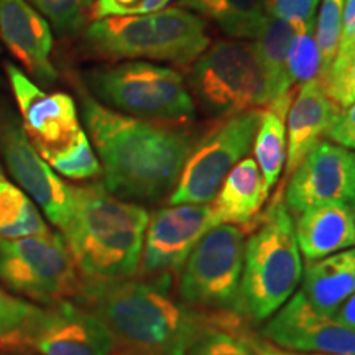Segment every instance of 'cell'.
I'll return each mask as SVG.
<instances>
[{
  "label": "cell",
  "instance_id": "3957f363",
  "mask_svg": "<svg viewBox=\"0 0 355 355\" xmlns=\"http://www.w3.org/2000/svg\"><path fill=\"white\" fill-rule=\"evenodd\" d=\"M150 214L92 183L73 186V212L61 230L74 263L89 282H119L139 275Z\"/></svg>",
  "mask_w": 355,
  "mask_h": 355
},
{
  "label": "cell",
  "instance_id": "44dd1931",
  "mask_svg": "<svg viewBox=\"0 0 355 355\" xmlns=\"http://www.w3.org/2000/svg\"><path fill=\"white\" fill-rule=\"evenodd\" d=\"M296 28L285 20L266 17L259 35L255 37L254 50L265 78L266 109L286 119L293 96L288 78V51L295 38Z\"/></svg>",
  "mask_w": 355,
  "mask_h": 355
},
{
  "label": "cell",
  "instance_id": "5b68a950",
  "mask_svg": "<svg viewBox=\"0 0 355 355\" xmlns=\"http://www.w3.org/2000/svg\"><path fill=\"white\" fill-rule=\"evenodd\" d=\"M86 43L110 60H153L188 66L209 46L206 25L180 7L139 17H107L86 30Z\"/></svg>",
  "mask_w": 355,
  "mask_h": 355
},
{
  "label": "cell",
  "instance_id": "4dcf8cb0",
  "mask_svg": "<svg viewBox=\"0 0 355 355\" xmlns=\"http://www.w3.org/2000/svg\"><path fill=\"white\" fill-rule=\"evenodd\" d=\"M30 6L58 32H76L83 25L92 0H28Z\"/></svg>",
  "mask_w": 355,
  "mask_h": 355
},
{
  "label": "cell",
  "instance_id": "2e32d148",
  "mask_svg": "<svg viewBox=\"0 0 355 355\" xmlns=\"http://www.w3.org/2000/svg\"><path fill=\"white\" fill-rule=\"evenodd\" d=\"M260 336L295 352L355 355V329L318 313L300 291L266 321Z\"/></svg>",
  "mask_w": 355,
  "mask_h": 355
},
{
  "label": "cell",
  "instance_id": "d4e9b609",
  "mask_svg": "<svg viewBox=\"0 0 355 355\" xmlns=\"http://www.w3.org/2000/svg\"><path fill=\"white\" fill-rule=\"evenodd\" d=\"M254 152V159L259 165L266 188L272 189L286 163V125L282 115L268 109L263 110L255 135Z\"/></svg>",
  "mask_w": 355,
  "mask_h": 355
},
{
  "label": "cell",
  "instance_id": "83f0119b",
  "mask_svg": "<svg viewBox=\"0 0 355 355\" xmlns=\"http://www.w3.org/2000/svg\"><path fill=\"white\" fill-rule=\"evenodd\" d=\"M345 0H322L319 15L314 25V35L321 53V83L324 86L332 61L339 53L340 33H343V13Z\"/></svg>",
  "mask_w": 355,
  "mask_h": 355
},
{
  "label": "cell",
  "instance_id": "ffe728a7",
  "mask_svg": "<svg viewBox=\"0 0 355 355\" xmlns=\"http://www.w3.org/2000/svg\"><path fill=\"white\" fill-rule=\"evenodd\" d=\"M268 191L255 159L243 158L230 170L209 202L217 225H237L250 234L263 212Z\"/></svg>",
  "mask_w": 355,
  "mask_h": 355
},
{
  "label": "cell",
  "instance_id": "7c38bea8",
  "mask_svg": "<svg viewBox=\"0 0 355 355\" xmlns=\"http://www.w3.org/2000/svg\"><path fill=\"white\" fill-rule=\"evenodd\" d=\"M6 73L15 96L21 127L44 162L76 145L84 130L73 97L64 92L48 94L13 64H6Z\"/></svg>",
  "mask_w": 355,
  "mask_h": 355
},
{
  "label": "cell",
  "instance_id": "8992f818",
  "mask_svg": "<svg viewBox=\"0 0 355 355\" xmlns=\"http://www.w3.org/2000/svg\"><path fill=\"white\" fill-rule=\"evenodd\" d=\"M86 81L109 109L130 117L175 123L196 112L184 78L168 66L125 61L89 71Z\"/></svg>",
  "mask_w": 355,
  "mask_h": 355
},
{
  "label": "cell",
  "instance_id": "836d02e7",
  "mask_svg": "<svg viewBox=\"0 0 355 355\" xmlns=\"http://www.w3.org/2000/svg\"><path fill=\"white\" fill-rule=\"evenodd\" d=\"M171 0H96L94 19L107 17H139L163 10Z\"/></svg>",
  "mask_w": 355,
  "mask_h": 355
},
{
  "label": "cell",
  "instance_id": "e0dca14e",
  "mask_svg": "<svg viewBox=\"0 0 355 355\" xmlns=\"http://www.w3.org/2000/svg\"><path fill=\"white\" fill-rule=\"evenodd\" d=\"M0 40L35 79L55 81L50 24L28 0H0Z\"/></svg>",
  "mask_w": 355,
  "mask_h": 355
},
{
  "label": "cell",
  "instance_id": "f1b7e54d",
  "mask_svg": "<svg viewBox=\"0 0 355 355\" xmlns=\"http://www.w3.org/2000/svg\"><path fill=\"white\" fill-rule=\"evenodd\" d=\"M46 163L58 175L73 181L92 180L102 173L99 158L92 152L91 141H89L86 132L79 137L76 145L71 146L68 152L58 155Z\"/></svg>",
  "mask_w": 355,
  "mask_h": 355
},
{
  "label": "cell",
  "instance_id": "6da1fadb",
  "mask_svg": "<svg viewBox=\"0 0 355 355\" xmlns=\"http://www.w3.org/2000/svg\"><path fill=\"white\" fill-rule=\"evenodd\" d=\"M173 283L128 278L119 282L84 279L78 303L102 319L117 349L139 355H186L211 329L239 331L247 324L237 313H217L178 301Z\"/></svg>",
  "mask_w": 355,
  "mask_h": 355
},
{
  "label": "cell",
  "instance_id": "9a60e30c",
  "mask_svg": "<svg viewBox=\"0 0 355 355\" xmlns=\"http://www.w3.org/2000/svg\"><path fill=\"white\" fill-rule=\"evenodd\" d=\"M354 201L355 155L331 141H319L288 178L285 204L293 214L318 204Z\"/></svg>",
  "mask_w": 355,
  "mask_h": 355
},
{
  "label": "cell",
  "instance_id": "d590c367",
  "mask_svg": "<svg viewBox=\"0 0 355 355\" xmlns=\"http://www.w3.org/2000/svg\"><path fill=\"white\" fill-rule=\"evenodd\" d=\"M241 336L243 337V339H245V343L250 345L252 350H254L257 355H324V354L295 352V350H286V349L277 347V345L268 343V340L263 339L261 336L254 334V332L250 331V327H248V326L241 332Z\"/></svg>",
  "mask_w": 355,
  "mask_h": 355
},
{
  "label": "cell",
  "instance_id": "30bf717a",
  "mask_svg": "<svg viewBox=\"0 0 355 355\" xmlns=\"http://www.w3.org/2000/svg\"><path fill=\"white\" fill-rule=\"evenodd\" d=\"M265 109H250L224 117L193 145L186 158L170 206L209 204L230 170L250 153Z\"/></svg>",
  "mask_w": 355,
  "mask_h": 355
},
{
  "label": "cell",
  "instance_id": "ab89813d",
  "mask_svg": "<svg viewBox=\"0 0 355 355\" xmlns=\"http://www.w3.org/2000/svg\"><path fill=\"white\" fill-rule=\"evenodd\" d=\"M350 206H352V212H354V220H355V201L350 204Z\"/></svg>",
  "mask_w": 355,
  "mask_h": 355
},
{
  "label": "cell",
  "instance_id": "d6986e66",
  "mask_svg": "<svg viewBox=\"0 0 355 355\" xmlns=\"http://www.w3.org/2000/svg\"><path fill=\"white\" fill-rule=\"evenodd\" d=\"M296 242L306 261L326 259L355 245V220L350 204L311 206L295 222Z\"/></svg>",
  "mask_w": 355,
  "mask_h": 355
},
{
  "label": "cell",
  "instance_id": "7402d4cb",
  "mask_svg": "<svg viewBox=\"0 0 355 355\" xmlns=\"http://www.w3.org/2000/svg\"><path fill=\"white\" fill-rule=\"evenodd\" d=\"M354 291L355 247L311 261L301 278V296L326 316H332Z\"/></svg>",
  "mask_w": 355,
  "mask_h": 355
},
{
  "label": "cell",
  "instance_id": "ac0fdd59",
  "mask_svg": "<svg viewBox=\"0 0 355 355\" xmlns=\"http://www.w3.org/2000/svg\"><path fill=\"white\" fill-rule=\"evenodd\" d=\"M339 107L327 96L319 79L301 86L286 114V173L296 170L311 150L327 137Z\"/></svg>",
  "mask_w": 355,
  "mask_h": 355
},
{
  "label": "cell",
  "instance_id": "f546056e",
  "mask_svg": "<svg viewBox=\"0 0 355 355\" xmlns=\"http://www.w3.org/2000/svg\"><path fill=\"white\" fill-rule=\"evenodd\" d=\"M324 89L339 109L355 102V44L337 53L327 73Z\"/></svg>",
  "mask_w": 355,
  "mask_h": 355
},
{
  "label": "cell",
  "instance_id": "f35d334b",
  "mask_svg": "<svg viewBox=\"0 0 355 355\" xmlns=\"http://www.w3.org/2000/svg\"><path fill=\"white\" fill-rule=\"evenodd\" d=\"M114 355H139V354H133V352H127V350H122V349H117L114 352Z\"/></svg>",
  "mask_w": 355,
  "mask_h": 355
},
{
  "label": "cell",
  "instance_id": "9c48e42d",
  "mask_svg": "<svg viewBox=\"0 0 355 355\" xmlns=\"http://www.w3.org/2000/svg\"><path fill=\"white\" fill-rule=\"evenodd\" d=\"M191 89L204 109L216 115L266 107L265 78L254 44L222 40L193 63Z\"/></svg>",
  "mask_w": 355,
  "mask_h": 355
},
{
  "label": "cell",
  "instance_id": "74e56055",
  "mask_svg": "<svg viewBox=\"0 0 355 355\" xmlns=\"http://www.w3.org/2000/svg\"><path fill=\"white\" fill-rule=\"evenodd\" d=\"M331 318L334 319L336 322L343 324V326L355 329V291L339 306V308H337V311Z\"/></svg>",
  "mask_w": 355,
  "mask_h": 355
},
{
  "label": "cell",
  "instance_id": "ba28073f",
  "mask_svg": "<svg viewBox=\"0 0 355 355\" xmlns=\"http://www.w3.org/2000/svg\"><path fill=\"white\" fill-rule=\"evenodd\" d=\"M247 230L219 224L196 243L178 275V293L193 308L235 313Z\"/></svg>",
  "mask_w": 355,
  "mask_h": 355
},
{
  "label": "cell",
  "instance_id": "cb8c5ba5",
  "mask_svg": "<svg viewBox=\"0 0 355 355\" xmlns=\"http://www.w3.org/2000/svg\"><path fill=\"white\" fill-rule=\"evenodd\" d=\"M53 230L48 227L37 204L19 186L6 178L0 180V241L44 235Z\"/></svg>",
  "mask_w": 355,
  "mask_h": 355
},
{
  "label": "cell",
  "instance_id": "277c9868",
  "mask_svg": "<svg viewBox=\"0 0 355 355\" xmlns=\"http://www.w3.org/2000/svg\"><path fill=\"white\" fill-rule=\"evenodd\" d=\"M247 237L235 313L248 322H265L291 298L303 278L295 222L285 199L275 198Z\"/></svg>",
  "mask_w": 355,
  "mask_h": 355
},
{
  "label": "cell",
  "instance_id": "52a82bcc",
  "mask_svg": "<svg viewBox=\"0 0 355 355\" xmlns=\"http://www.w3.org/2000/svg\"><path fill=\"white\" fill-rule=\"evenodd\" d=\"M0 282L44 306L78 301L84 278L61 234L0 241Z\"/></svg>",
  "mask_w": 355,
  "mask_h": 355
},
{
  "label": "cell",
  "instance_id": "1f68e13d",
  "mask_svg": "<svg viewBox=\"0 0 355 355\" xmlns=\"http://www.w3.org/2000/svg\"><path fill=\"white\" fill-rule=\"evenodd\" d=\"M245 327L241 331L211 329L191 345L186 355H257L241 336Z\"/></svg>",
  "mask_w": 355,
  "mask_h": 355
},
{
  "label": "cell",
  "instance_id": "d6a6232c",
  "mask_svg": "<svg viewBox=\"0 0 355 355\" xmlns=\"http://www.w3.org/2000/svg\"><path fill=\"white\" fill-rule=\"evenodd\" d=\"M319 0H265L266 15L285 20L295 28L316 24Z\"/></svg>",
  "mask_w": 355,
  "mask_h": 355
},
{
  "label": "cell",
  "instance_id": "603a6c76",
  "mask_svg": "<svg viewBox=\"0 0 355 355\" xmlns=\"http://www.w3.org/2000/svg\"><path fill=\"white\" fill-rule=\"evenodd\" d=\"M178 3L214 21L232 38H255L268 17L265 0H178Z\"/></svg>",
  "mask_w": 355,
  "mask_h": 355
},
{
  "label": "cell",
  "instance_id": "8fae6325",
  "mask_svg": "<svg viewBox=\"0 0 355 355\" xmlns=\"http://www.w3.org/2000/svg\"><path fill=\"white\" fill-rule=\"evenodd\" d=\"M216 225L211 204H178L153 212L146 225L140 278L173 283L196 243Z\"/></svg>",
  "mask_w": 355,
  "mask_h": 355
},
{
  "label": "cell",
  "instance_id": "7a4b0ae2",
  "mask_svg": "<svg viewBox=\"0 0 355 355\" xmlns=\"http://www.w3.org/2000/svg\"><path fill=\"white\" fill-rule=\"evenodd\" d=\"M83 121L109 193L123 201L157 202L175 189L193 148L184 130L130 117L91 97L83 99Z\"/></svg>",
  "mask_w": 355,
  "mask_h": 355
},
{
  "label": "cell",
  "instance_id": "484cf974",
  "mask_svg": "<svg viewBox=\"0 0 355 355\" xmlns=\"http://www.w3.org/2000/svg\"><path fill=\"white\" fill-rule=\"evenodd\" d=\"M40 306L17 298L0 288V350L25 354V340Z\"/></svg>",
  "mask_w": 355,
  "mask_h": 355
},
{
  "label": "cell",
  "instance_id": "60d3db41",
  "mask_svg": "<svg viewBox=\"0 0 355 355\" xmlns=\"http://www.w3.org/2000/svg\"><path fill=\"white\" fill-rule=\"evenodd\" d=\"M3 178V173H2V168H0V180H2Z\"/></svg>",
  "mask_w": 355,
  "mask_h": 355
},
{
  "label": "cell",
  "instance_id": "e575fe53",
  "mask_svg": "<svg viewBox=\"0 0 355 355\" xmlns=\"http://www.w3.org/2000/svg\"><path fill=\"white\" fill-rule=\"evenodd\" d=\"M327 139L345 150H355V102L339 110L327 132Z\"/></svg>",
  "mask_w": 355,
  "mask_h": 355
},
{
  "label": "cell",
  "instance_id": "8d00e7d4",
  "mask_svg": "<svg viewBox=\"0 0 355 355\" xmlns=\"http://www.w3.org/2000/svg\"><path fill=\"white\" fill-rule=\"evenodd\" d=\"M355 44V0H345L339 51Z\"/></svg>",
  "mask_w": 355,
  "mask_h": 355
},
{
  "label": "cell",
  "instance_id": "4316f807",
  "mask_svg": "<svg viewBox=\"0 0 355 355\" xmlns=\"http://www.w3.org/2000/svg\"><path fill=\"white\" fill-rule=\"evenodd\" d=\"M314 25L296 28L290 51H288V78L291 87L319 79L321 81V53L314 35Z\"/></svg>",
  "mask_w": 355,
  "mask_h": 355
},
{
  "label": "cell",
  "instance_id": "4fadbf2b",
  "mask_svg": "<svg viewBox=\"0 0 355 355\" xmlns=\"http://www.w3.org/2000/svg\"><path fill=\"white\" fill-rule=\"evenodd\" d=\"M0 155L20 189L61 232L73 212V186L53 171L28 140L21 122L10 114H0Z\"/></svg>",
  "mask_w": 355,
  "mask_h": 355
},
{
  "label": "cell",
  "instance_id": "5bb4252c",
  "mask_svg": "<svg viewBox=\"0 0 355 355\" xmlns=\"http://www.w3.org/2000/svg\"><path fill=\"white\" fill-rule=\"evenodd\" d=\"M112 332L97 314L78 301L40 306L25 340V354L114 355Z\"/></svg>",
  "mask_w": 355,
  "mask_h": 355
}]
</instances>
